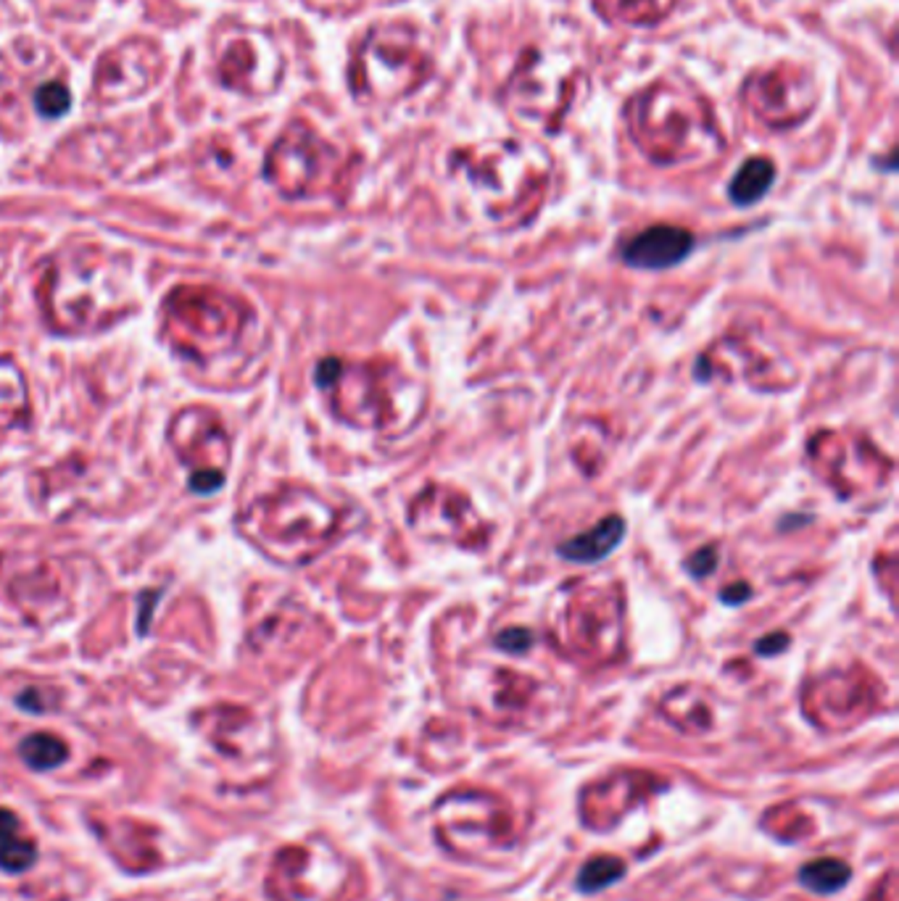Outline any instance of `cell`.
<instances>
[{"label": "cell", "mask_w": 899, "mask_h": 901, "mask_svg": "<svg viewBox=\"0 0 899 901\" xmlns=\"http://www.w3.org/2000/svg\"><path fill=\"white\" fill-rule=\"evenodd\" d=\"M496 646L509 651V654H522L533 646V632L525 630V627H509L496 638Z\"/></svg>", "instance_id": "obj_13"}, {"label": "cell", "mask_w": 899, "mask_h": 901, "mask_svg": "<svg viewBox=\"0 0 899 901\" xmlns=\"http://www.w3.org/2000/svg\"><path fill=\"white\" fill-rule=\"evenodd\" d=\"M622 872H625V864H622V859H618V856H594V859H588L580 867L578 886L586 894H596V891H602V889H607L615 880H620Z\"/></svg>", "instance_id": "obj_10"}, {"label": "cell", "mask_w": 899, "mask_h": 901, "mask_svg": "<svg viewBox=\"0 0 899 901\" xmlns=\"http://www.w3.org/2000/svg\"><path fill=\"white\" fill-rule=\"evenodd\" d=\"M622 535H625V522H622V517L612 514V517H604L602 522H596L591 530L562 541L557 546V554L567 562L596 564L607 559L618 549Z\"/></svg>", "instance_id": "obj_6"}, {"label": "cell", "mask_w": 899, "mask_h": 901, "mask_svg": "<svg viewBox=\"0 0 899 901\" xmlns=\"http://www.w3.org/2000/svg\"><path fill=\"white\" fill-rule=\"evenodd\" d=\"M688 572L694 574V577H707L710 572H715V566H718V549L715 546H704V549H699L691 559H688Z\"/></svg>", "instance_id": "obj_14"}, {"label": "cell", "mask_w": 899, "mask_h": 901, "mask_svg": "<svg viewBox=\"0 0 899 901\" xmlns=\"http://www.w3.org/2000/svg\"><path fill=\"white\" fill-rule=\"evenodd\" d=\"M552 630L578 654L610 657L622 646L625 607L615 585H578L560 604Z\"/></svg>", "instance_id": "obj_2"}, {"label": "cell", "mask_w": 899, "mask_h": 901, "mask_svg": "<svg viewBox=\"0 0 899 901\" xmlns=\"http://www.w3.org/2000/svg\"><path fill=\"white\" fill-rule=\"evenodd\" d=\"M19 831V817H16V812H11V809H5V806H0V841H8V839H13V833Z\"/></svg>", "instance_id": "obj_15"}, {"label": "cell", "mask_w": 899, "mask_h": 901, "mask_svg": "<svg viewBox=\"0 0 899 901\" xmlns=\"http://www.w3.org/2000/svg\"><path fill=\"white\" fill-rule=\"evenodd\" d=\"M317 383L336 393V411L356 427L391 430L398 422L409 427L422 414L420 385L391 364H343L325 359Z\"/></svg>", "instance_id": "obj_1"}, {"label": "cell", "mask_w": 899, "mask_h": 901, "mask_svg": "<svg viewBox=\"0 0 899 901\" xmlns=\"http://www.w3.org/2000/svg\"><path fill=\"white\" fill-rule=\"evenodd\" d=\"M37 846L27 839H8L0 841V870L3 872H24L35 864Z\"/></svg>", "instance_id": "obj_11"}, {"label": "cell", "mask_w": 899, "mask_h": 901, "mask_svg": "<svg viewBox=\"0 0 899 901\" xmlns=\"http://www.w3.org/2000/svg\"><path fill=\"white\" fill-rule=\"evenodd\" d=\"M773 182H776V164L770 159H765V156L746 159L738 167V171L733 174L731 185H728V198L738 209L754 206L757 201H762L770 193Z\"/></svg>", "instance_id": "obj_7"}, {"label": "cell", "mask_w": 899, "mask_h": 901, "mask_svg": "<svg viewBox=\"0 0 899 901\" xmlns=\"http://www.w3.org/2000/svg\"><path fill=\"white\" fill-rule=\"evenodd\" d=\"M69 103H71V95L61 82H48V85L37 87V93H35V109L48 119L63 116L69 112Z\"/></svg>", "instance_id": "obj_12"}, {"label": "cell", "mask_w": 899, "mask_h": 901, "mask_svg": "<svg viewBox=\"0 0 899 901\" xmlns=\"http://www.w3.org/2000/svg\"><path fill=\"white\" fill-rule=\"evenodd\" d=\"M807 456L812 469L842 499L881 491L892 475V461L857 433L820 430L810 438Z\"/></svg>", "instance_id": "obj_3"}, {"label": "cell", "mask_w": 899, "mask_h": 901, "mask_svg": "<svg viewBox=\"0 0 899 901\" xmlns=\"http://www.w3.org/2000/svg\"><path fill=\"white\" fill-rule=\"evenodd\" d=\"M694 251V235L683 227L654 225L625 240L620 259L633 269H668Z\"/></svg>", "instance_id": "obj_5"}, {"label": "cell", "mask_w": 899, "mask_h": 901, "mask_svg": "<svg viewBox=\"0 0 899 901\" xmlns=\"http://www.w3.org/2000/svg\"><path fill=\"white\" fill-rule=\"evenodd\" d=\"M787 646L788 638L784 632H778V635H768V638H762V641L757 643V651H760V654H776V651H784Z\"/></svg>", "instance_id": "obj_16"}, {"label": "cell", "mask_w": 899, "mask_h": 901, "mask_svg": "<svg viewBox=\"0 0 899 901\" xmlns=\"http://www.w3.org/2000/svg\"><path fill=\"white\" fill-rule=\"evenodd\" d=\"M849 875H852V870L844 864L842 859L823 856V859L807 862L799 872V880H802L804 889H810L815 894H834L849 883Z\"/></svg>", "instance_id": "obj_9"}, {"label": "cell", "mask_w": 899, "mask_h": 901, "mask_svg": "<svg viewBox=\"0 0 899 901\" xmlns=\"http://www.w3.org/2000/svg\"><path fill=\"white\" fill-rule=\"evenodd\" d=\"M409 527L428 541L454 543L462 549H483L488 543V525L472 507L464 491L449 485H428L409 504Z\"/></svg>", "instance_id": "obj_4"}, {"label": "cell", "mask_w": 899, "mask_h": 901, "mask_svg": "<svg viewBox=\"0 0 899 901\" xmlns=\"http://www.w3.org/2000/svg\"><path fill=\"white\" fill-rule=\"evenodd\" d=\"M19 756L27 767L37 773H48L66 762L69 748L54 732H32L19 743Z\"/></svg>", "instance_id": "obj_8"}]
</instances>
